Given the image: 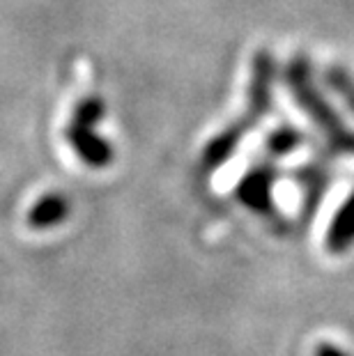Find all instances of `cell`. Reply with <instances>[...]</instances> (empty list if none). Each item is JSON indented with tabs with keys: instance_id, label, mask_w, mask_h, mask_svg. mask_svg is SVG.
I'll return each mask as SVG.
<instances>
[{
	"instance_id": "cell-1",
	"label": "cell",
	"mask_w": 354,
	"mask_h": 356,
	"mask_svg": "<svg viewBox=\"0 0 354 356\" xmlns=\"http://www.w3.org/2000/svg\"><path fill=\"white\" fill-rule=\"evenodd\" d=\"M285 86H288L292 99L306 113V118L325 134L329 145L338 152L354 154V131L345 127L343 118L334 111L325 92L318 88L306 56L290 58L288 70H285Z\"/></svg>"
},
{
	"instance_id": "cell-2",
	"label": "cell",
	"mask_w": 354,
	"mask_h": 356,
	"mask_svg": "<svg viewBox=\"0 0 354 356\" xmlns=\"http://www.w3.org/2000/svg\"><path fill=\"white\" fill-rule=\"evenodd\" d=\"M276 67L274 58L267 49L255 51L251 67V86H248V115L260 120L272 108V88H274Z\"/></svg>"
},
{
	"instance_id": "cell-3",
	"label": "cell",
	"mask_w": 354,
	"mask_h": 356,
	"mask_svg": "<svg viewBox=\"0 0 354 356\" xmlns=\"http://www.w3.org/2000/svg\"><path fill=\"white\" fill-rule=\"evenodd\" d=\"M276 170L269 163L258 165L251 172H246L244 179L237 186V198L253 211H269L274 200Z\"/></svg>"
},
{
	"instance_id": "cell-4",
	"label": "cell",
	"mask_w": 354,
	"mask_h": 356,
	"mask_svg": "<svg viewBox=\"0 0 354 356\" xmlns=\"http://www.w3.org/2000/svg\"><path fill=\"white\" fill-rule=\"evenodd\" d=\"M325 246L334 255H343L354 246V188L350 191L348 198L343 200L341 207L336 209L334 218H331Z\"/></svg>"
},
{
	"instance_id": "cell-5",
	"label": "cell",
	"mask_w": 354,
	"mask_h": 356,
	"mask_svg": "<svg viewBox=\"0 0 354 356\" xmlns=\"http://www.w3.org/2000/svg\"><path fill=\"white\" fill-rule=\"evenodd\" d=\"M325 83L331 92L345 104V108L354 115V76L352 74L345 70L343 65H329L325 70Z\"/></svg>"
},
{
	"instance_id": "cell-6",
	"label": "cell",
	"mask_w": 354,
	"mask_h": 356,
	"mask_svg": "<svg viewBox=\"0 0 354 356\" xmlns=\"http://www.w3.org/2000/svg\"><path fill=\"white\" fill-rule=\"evenodd\" d=\"M301 143H304V134H301L299 129H295V127L283 124V127L274 129V131L267 136L265 149L272 156H285V154L295 152Z\"/></svg>"
},
{
	"instance_id": "cell-7",
	"label": "cell",
	"mask_w": 354,
	"mask_h": 356,
	"mask_svg": "<svg viewBox=\"0 0 354 356\" xmlns=\"http://www.w3.org/2000/svg\"><path fill=\"white\" fill-rule=\"evenodd\" d=\"M313 356H352L350 352H345L343 347H338L334 343H320L318 347H315V354Z\"/></svg>"
}]
</instances>
